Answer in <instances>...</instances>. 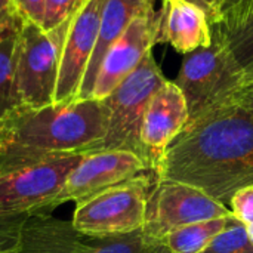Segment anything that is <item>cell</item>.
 <instances>
[{
  "label": "cell",
  "mask_w": 253,
  "mask_h": 253,
  "mask_svg": "<svg viewBox=\"0 0 253 253\" xmlns=\"http://www.w3.org/2000/svg\"><path fill=\"white\" fill-rule=\"evenodd\" d=\"M184 1H188V3H193V4H196V6L202 7V9L208 13V18L211 16V12H209V7H208L206 0H184Z\"/></svg>",
  "instance_id": "cell-30"
},
{
  "label": "cell",
  "mask_w": 253,
  "mask_h": 253,
  "mask_svg": "<svg viewBox=\"0 0 253 253\" xmlns=\"http://www.w3.org/2000/svg\"><path fill=\"white\" fill-rule=\"evenodd\" d=\"M212 36L211 46L187 55L175 80L187 99L190 120L224 101L243 79V68L228 44Z\"/></svg>",
  "instance_id": "cell-7"
},
{
  "label": "cell",
  "mask_w": 253,
  "mask_h": 253,
  "mask_svg": "<svg viewBox=\"0 0 253 253\" xmlns=\"http://www.w3.org/2000/svg\"><path fill=\"white\" fill-rule=\"evenodd\" d=\"M246 228H248V234H249L251 240L253 242V225H249V227H246Z\"/></svg>",
  "instance_id": "cell-32"
},
{
  "label": "cell",
  "mask_w": 253,
  "mask_h": 253,
  "mask_svg": "<svg viewBox=\"0 0 253 253\" xmlns=\"http://www.w3.org/2000/svg\"><path fill=\"white\" fill-rule=\"evenodd\" d=\"M144 173L153 172L148 163L132 151L98 150L86 153L68 173L61 193L50 205V211L67 202L80 203Z\"/></svg>",
  "instance_id": "cell-9"
},
{
  "label": "cell",
  "mask_w": 253,
  "mask_h": 253,
  "mask_svg": "<svg viewBox=\"0 0 253 253\" xmlns=\"http://www.w3.org/2000/svg\"><path fill=\"white\" fill-rule=\"evenodd\" d=\"M147 239L142 230L130 234L89 239L84 237L83 248L79 253H145Z\"/></svg>",
  "instance_id": "cell-19"
},
{
  "label": "cell",
  "mask_w": 253,
  "mask_h": 253,
  "mask_svg": "<svg viewBox=\"0 0 253 253\" xmlns=\"http://www.w3.org/2000/svg\"><path fill=\"white\" fill-rule=\"evenodd\" d=\"M231 213L246 227L253 225V185L239 190L230 200Z\"/></svg>",
  "instance_id": "cell-24"
},
{
  "label": "cell",
  "mask_w": 253,
  "mask_h": 253,
  "mask_svg": "<svg viewBox=\"0 0 253 253\" xmlns=\"http://www.w3.org/2000/svg\"><path fill=\"white\" fill-rule=\"evenodd\" d=\"M200 253H253V242L246 225L234 216L228 227L216 234Z\"/></svg>",
  "instance_id": "cell-20"
},
{
  "label": "cell",
  "mask_w": 253,
  "mask_h": 253,
  "mask_svg": "<svg viewBox=\"0 0 253 253\" xmlns=\"http://www.w3.org/2000/svg\"><path fill=\"white\" fill-rule=\"evenodd\" d=\"M13 10L25 21H33L42 25L44 0H10Z\"/></svg>",
  "instance_id": "cell-25"
},
{
  "label": "cell",
  "mask_w": 253,
  "mask_h": 253,
  "mask_svg": "<svg viewBox=\"0 0 253 253\" xmlns=\"http://www.w3.org/2000/svg\"><path fill=\"white\" fill-rule=\"evenodd\" d=\"M224 101H231L239 104L248 110L253 111V80H243L240 82Z\"/></svg>",
  "instance_id": "cell-26"
},
{
  "label": "cell",
  "mask_w": 253,
  "mask_h": 253,
  "mask_svg": "<svg viewBox=\"0 0 253 253\" xmlns=\"http://www.w3.org/2000/svg\"><path fill=\"white\" fill-rule=\"evenodd\" d=\"M156 0H107L99 24V33L93 55L90 58L79 99L90 98L93 83L101 67V62L108 49L119 40V37L127 30L130 22L144 10L154 6Z\"/></svg>",
  "instance_id": "cell-14"
},
{
  "label": "cell",
  "mask_w": 253,
  "mask_h": 253,
  "mask_svg": "<svg viewBox=\"0 0 253 253\" xmlns=\"http://www.w3.org/2000/svg\"><path fill=\"white\" fill-rule=\"evenodd\" d=\"M105 1L107 0H89L71 19L61 53L55 102H73L79 99L96 46Z\"/></svg>",
  "instance_id": "cell-11"
},
{
  "label": "cell",
  "mask_w": 253,
  "mask_h": 253,
  "mask_svg": "<svg viewBox=\"0 0 253 253\" xmlns=\"http://www.w3.org/2000/svg\"><path fill=\"white\" fill-rule=\"evenodd\" d=\"M13 13H16V12L13 10L10 0H0V25H1L7 18H10Z\"/></svg>",
  "instance_id": "cell-29"
},
{
  "label": "cell",
  "mask_w": 253,
  "mask_h": 253,
  "mask_svg": "<svg viewBox=\"0 0 253 253\" xmlns=\"http://www.w3.org/2000/svg\"><path fill=\"white\" fill-rule=\"evenodd\" d=\"M160 12L154 6L139 13L105 53L98 70L90 98L105 99L142 62L157 43Z\"/></svg>",
  "instance_id": "cell-10"
},
{
  "label": "cell",
  "mask_w": 253,
  "mask_h": 253,
  "mask_svg": "<svg viewBox=\"0 0 253 253\" xmlns=\"http://www.w3.org/2000/svg\"><path fill=\"white\" fill-rule=\"evenodd\" d=\"M225 43L228 44L234 58L243 70L253 64V24L237 36L228 39Z\"/></svg>",
  "instance_id": "cell-23"
},
{
  "label": "cell",
  "mask_w": 253,
  "mask_h": 253,
  "mask_svg": "<svg viewBox=\"0 0 253 253\" xmlns=\"http://www.w3.org/2000/svg\"><path fill=\"white\" fill-rule=\"evenodd\" d=\"M233 218L234 215L194 222L169 233L162 242L172 253H200L216 234L228 227Z\"/></svg>",
  "instance_id": "cell-17"
},
{
  "label": "cell",
  "mask_w": 253,
  "mask_h": 253,
  "mask_svg": "<svg viewBox=\"0 0 253 253\" xmlns=\"http://www.w3.org/2000/svg\"><path fill=\"white\" fill-rule=\"evenodd\" d=\"M147 239V237H145ZM145 253H172L169 251V248L162 242V240H153V239H147V245H145Z\"/></svg>",
  "instance_id": "cell-28"
},
{
  "label": "cell",
  "mask_w": 253,
  "mask_h": 253,
  "mask_svg": "<svg viewBox=\"0 0 253 253\" xmlns=\"http://www.w3.org/2000/svg\"><path fill=\"white\" fill-rule=\"evenodd\" d=\"M231 215L227 205L196 187L156 179L148 194L142 233L147 239L162 240L185 225Z\"/></svg>",
  "instance_id": "cell-8"
},
{
  "label": "cell",
  "mask_w": 253,
  "mask_h": 253,
  "mask_svg": "<svg viewBox=\"0 0 253 253\" xmlns=\"http://www.w3.org/2000/svg\"><path fill=\"white\" fill-rule=\"evenodd\" d=\"M21 28L22 18L18 13H13L0 25V119L16 107L15 73Z\"/></svg>",
  "instance_id": "cell-16"
},
{
  "label": "cell",
  "mask_w": 253,
  "mask_h": 253,
  "mask_svg": "<svg viewBox=\"0 0 253 253\" xmlns=\"http://www.w3.org/2000/svg\"><path fill=\"white\" fill-rule=\"evenodd\" d=\"M243 80H253V64H251L248 68L243 70V79H242V82Z\"/></svg>",
  "instance_id": "cell-31"
},
{
  "label": "cell",
  "mask_w": 253,
  "mask_h": 253,
  "mask_svg": "<svg viewBox=\"0 0 253 253\" xmlns=\"http://www.w3.org/2000/svg\"><path fill=\"white\" fill-rule=\"evenodd\" d=\"M83 243L84 237L74 230L71 221L34 213L25 219L13 253H79Z\"/></svg>",
  "instance_id": "cell-15"
},
{
  "label": "cell",
  "mask_w": 253,
  "mask_h": 253,
  "mask_svg": "<svg viewBox=\"0 0 253 253\" xmlns=\"http://www.w3.org/2000/svg\"><path fill=\"white\" fill-rule=\"evenodd\" d=\"M80 153L0 156V213H47Z\"/></svg>",
  "instance_id": "cell-3"
},
{
  "label": "cell",
  "mask_w": 253,
  "mask_h": 253,
  "mask_svg": "<svg viewBox=\"0 0 253 253\" xmlns=\"http://www.w3.org/2000/svg\"><path fill=\"white\" fill-rule=\"evenodd\" d=\"M89 0H44L42 27L50 31L76 16Z\"/></svg>",
  "instance_id": "cell-21"
},
{
  "label": "cell",
  "mask_w": 253,
  "mask_h": 253,
  "mask_svg": "<svg viewBox=\"0 0 253 253\" xmlns=\"http://www.w3.org/2000/svg\"><path fill=\"white\" fill-rule=\"evenodd\" d=\"M154 178L196 187L228 205L253 185V111L221 101L188 120L157 160Z\"/></svg>",
  "instance_id": "cell-1"
},
{
  "label": "cell",
  "mask_w": 253,
  "mask_h": 253,
  "mask_svg": "<svg viewBox=\"0 0 253 253\" xmlns=\"http://www.w3.org/2000/svg\"><path fill=\"white\" fill-rule=\"evenodd\" d=\"M157 43H169L179 53H191L212 44V27L208 13L184 0H163Z\"/></svg>",
  "instance_id": "cell-13"
},
{
  "label": "cell",
  "mask_w": 253,
  "mask_h": 253,
  "mask_svg": "<svg viewBox=\"0 0 253 253\" xmlns=\"http://www.w3.org/2000/svg\"><path fill=\"white\" fill-rule=\"evenodd\" d=\"M190 120L184 93L175 82L166 80L151 96L141 127V141L148 153L151 170L160 156L184 130Z\"/></svg>",
  "instance_id": "cell-12"
},
{
  "label": "cell",
  "mask_w": 253,
  "mask_h": 253,
  "mask_svg": "<svg viewBox=\"0 0 253 253\" xmlns=\"http://www.w3.org/2000/svg\"><path fill=\"white\" fill-rule=\"evenodd\" d=\"M224 1H225V0H206L208 7H209V12H211V16H209L211 27H213V25L219 21V15H221Z\"/></svg>",
  "instance_id": "cell-27"
},
{
  "label": "cell",
  "mask_w": 253,
  "mask_h": 253,
  "mask_svg": "<svg viewBox=\"0 0 253 253\" xmlns=\"http://www.w3.org/2000/svg\"><path fill=\"white\" fill-rule=\"evenodd\" d=\"M71 19L50 31L22 19L15 73L16 105L43 107L55 102L61 53Z\"/></svg>",
  "instance_id": "cell-5"
},
{
  "label": "cell",
  "mask_w": 253,
  "mask_h": 253,
  "mask_svg": "<svg viewBox=\"0 0 253 253\" xmlns=\"http://www.w3.org/2000/svg\"><path fill=\"white\" fill-rule=\"evenodd\" d=\"M28 215L0 213V253H13Z\"/></svg>",
  "instance_id": "cell-22"
},
{
  "label": "cell",
  "mask_w": 253,
  "mask_h": 253,
  "mask_svg": "<svg viewBox=\"0 0 253 253\" xmlns=\"http://www.w3.org/2000/svg\"><path fill=\"white\" fill-rule=\"evenodd\" d=\"M156 178L144 173L76 203L71 224L83 237L130 234L145 224L147 202Z\"/></svg>",
  "instance_id": "cell-6"
},
{
  "label": "cell",
  "mask_w": 253,
  "mask_h": 253,
  "mask_svg": "<svg viewBox=\"0 0 253 253\" xmlns=\"http://www.w3.org/2000/svg\"><path fill=\"white\" fill-rule=\"evenodd\" d=\"M165 82L159 64L148 52L138 68L104 99L108 108V126L98 150L132 151L142 157L151 169L148 153L141 141V127L151 96Z\"/></svg>",
  "instance_id": "cell-4"
},
{
  "label": "cell",
  "mask_w": 253,
  "mask_h": 253,
  "mask_svg": "<svg viewBox=\"0 0 253 253\" xmlns=\"http://www.w3.org/2000/svg\"><path fill=\"white\" fill-rule=\"evenodd\" d=\"M107 126L108 108L104 99L16 105L0 119V156L86 154L98 150Z\"/></svg>",
  "instance_id": "cell-2"
},
{
  "label": "cell",
  "mask_w": 253,
  "mask_h": 253,
  "mask_svg": "<svg viewBox=\"0 0 253 253\" xmlns=\"http://www.w3.org/2000/svg\"><path fill=\"white\" fill-rule=\"evenodd\" d=\"M251 24H253V0H225L219 21L212 27V34L227 42Z\"/></svg>",
  "instance_id": "cell-18"
}]
</instances>
